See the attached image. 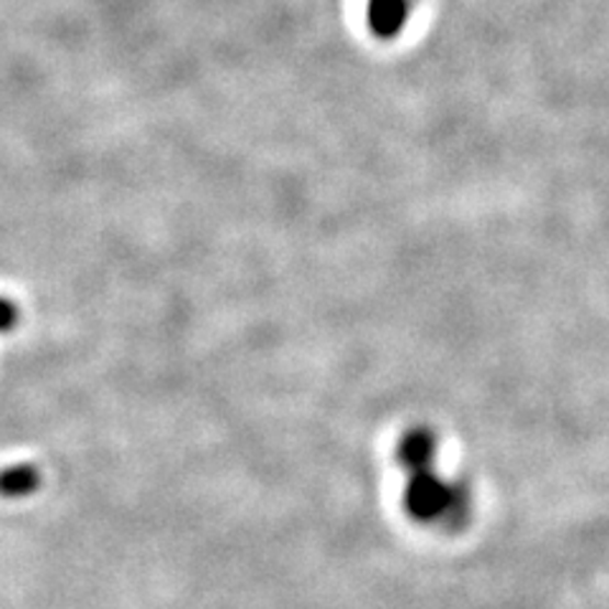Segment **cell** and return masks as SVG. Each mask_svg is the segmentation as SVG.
<instances>
[{
  "label": "cell",
  "mask_w": 609,
  "mask_h": 609,
  "mask_svg": "<svg viewBox=\"0 0 609 609\" xmlns=\"http://www.w3.org/2000/svg\"><path fill=\"white\" fill-rule=\"evenodd\" d=\"M406 514L417 521H437L447 526H462L470 516V495L462 485H447L432 470L411 473L404 493Z\"/></svg>",
  "instance_id": "6da1fadb"
},
{
  "label": "cell",
  "mask_w": 609,
  "mask_h": 609,
  "mask_svg": "<svg viewBox=\"0 0 609 609\" xmlns=\"http://www.w3.org/2000/svg\"><path fill=\"white\" fill-rule=\"evenodd\" d=\"M409 19V0H369V29L379 38L402 34Z\"/></svg>",
  "instance_id": "7a4b0ae2"
},
{
  "label": "cell",
  "mask_w": 609,
  "mask_h": 609,
  "mask_svg": "<svg viewBox=\"0 0 609 609\" xmlns=\"http://www.w3.org/2000/svg\"><path fill=\"white\" fill-rule=\"evenodd\" d=\"M435 435L427 429H411L409 435H404L399 442V462L409 470V473H421L429 470L435 458Z\"/></svg>",
  "instance_id": "3957f363"
},
{
  "label": "cell",
  "mask_w": 609,
  "mask_h": 609,
  "mask_svg": "<svg viewBox=\"0 0 609 609\" xmlns=\"http://www.w3.org/2000/svg\"><path fill=\"white\" fill-rule=\"evenodd\" d=\"M41 475L34 465H11L0 470V495L5 498H23L38 487Z\"/></svg>",
  "instance_id": "277c9868"
},
{
  "label": "cell",
  "mask_w": 609,
  "mask_h": 609,
  "mask_svg": "<svg viewBox=\"0 0 609 609\" xmlns=\"http://www.w3.org/2000/svg\"><path fill=\"white\" fill-rule=\"evenodd\" d=\"M15 323H19V311H15V305L11 300L0 297V332L13 330Z\"/></svg>",
  "instance_id": "5b68a950"
}]
</instances>
